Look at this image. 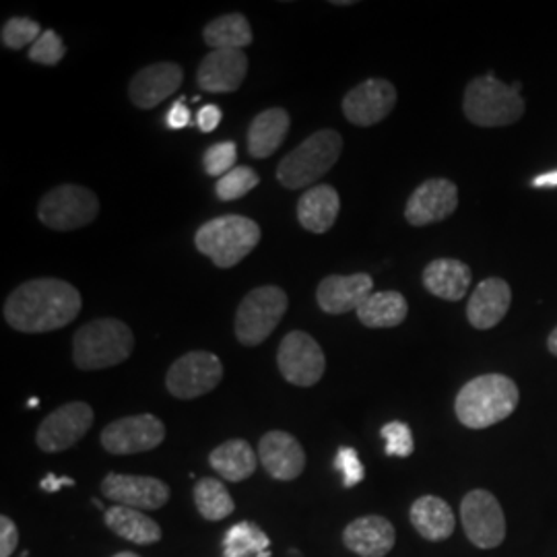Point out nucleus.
Wrapping results in <instances>:
<instances>
[{
	"label": "nucleus",
	"instance_id": "nucleus-1",
	"mask_svg": "<svg viewBox=\"0 0 557 557\" xmlns=\"http://www.w3.org/2000/svg\"><path fill=\"white\" fill-rule=\"evenodd\" d=\"M81 306L75 285L62 278H32L7 298L2 314L20 333H50L77 319Z\"/></svg>",
	"mask_w": 557,
	"mask_h": 557
},
{
	"label": "nucleus",
	"instance_id": "nucleus-2",
	"mask_svg": "<svg viewBox=\"0 0 557 557\" xmlns=\"http://www.w3.org/2000/svg\"><path fill=\"white\" fill-rule=\"evenodd\" d=\"M517 382L504 374H483L467 382L455 400L457 418L465 428L485 430L517 411Z\"/></svg>",
	"mask_w": 557,
	"mask_h": 557
},
{
	"label": "nucleus",
	"instance_id": "nucleus-3",
	"mask_svg": "<svg viewBox=\"0 0 557 557\" xmlns=\"http://www.w3.org/2000/svg\"><path fill=\"white\" fill-rule=\"evenodd\" d=\"M135 335L122 320L100 319L83 324L73 338L75 366L85 372L119 366L131 358Z\"/></svg>",
	"mask_w": 557,
	"mask_h": 557
},
{
	"label": "nucleus",
	"instance_id": "nucleus-4",
	"mask_svg": "<svg viewBox=\"0 0 557 557\" xmlns=\"http://www.w3.org/2000/svg\"><path fill=\"white\" fill-rule=\"evenodd\" d=\"M259 223L242 215H223L207 221L195 236L200 255L209 257L220 269L236 267L259 246Z\"/></svg>",
	"mask_w": 557,
	"mask_h": 557
},
{
	"label": "nucleus",
	"instance_id": "nucleus-5",
	"mask_svg": "<svg viewBox=\"0 0 557 557\" xmlns=\"http://www.w3.org/2000/svg\"><path fill=\"white\" fill-rule=\"evenodd\" d=\"M343 139L337 131L324 128L299 143L277 168V178L285 188L299 190L322 178L341 158Z\"/></svg>",
	"mask_w": 557,
	"mask_h": 557
},
{
	"label": "nucleus",
	"instance_id": "nucleus-6",
	"mask_svg": "<svg viewBox=\"0 0 557 557\" xmlns=\"http://www.w3.org/2000/svg\"><path fill=\"white\" fill-rule=\"evenodd\" d=\"M462 110L469 122L496 128L522 119L524 100L518 94V85H506L494 75H483L467 85Z\"/></svg>",
	"mask_w": 557,
	"mask_h": 557
},
{
	"label": "nucleus",
	"instance_id": "nucleus-7",
	"mask_svg": "<svg viewBox=\"0 0 557 557\" xmlns=\"http://www.w3.org/2000/svg\"><path fill=\"white\" fill-rule=\"evenodd\" d=\"M289 299L277 285H264L252 289L239 301L236 312V337L246 347H257L273 335L283 314L287 312Z\"/></svg>",
	"mask_w": 557,
	"mask_h": 557
},
{
	"label": "nucleus",
	"instance_id": "nucleus-8",
	"mask_svg": "<svg viewBox=\"0 0 557 557\" xmlns=\"http://www.w3.org/2000/svg\"><path fill=\"white\" fill-rule=\"evenodd\" d=\"M100 213L98 197L77 184H62L52 188L38 207L41 223L57 232H71L89 225Z\"/></svg>",
	"mask_w": 557,
	"mask_h": 557
},
{
	"label": "nucleus",
	"instance_id": "nucleus-9",
	"mask_svg": "<svg viewBox=\"0 0 557 557\" xmlns=\"http://www.w3.org/2000/svg\"><path fill=\"white\" fill-rule=\"evenodd\" d=\"M223 380V366L211 351H190L176 359L165 376L172 397L190 400L215 391Z\"/></svg>",
	"mask_w": 557,
	"mask_h": 557
},
{
	"label": "nucleus",
	"instance_id": "nucleus-10",
	"mask_svg": "<svg viewBox=\"0 0 557 557\" xmlns=\"http://www.w3.org/2000/svg\"><path fill=\"white\" fill-rule=\"evenodd\" d=\"M467 539L479 549H494L506 539V517L498 498L487 490H473L460 502Z\"/></svg>",
	"mask_w": 557,
	"mask_h": 557
},
{
	"label": "nucleus",
	"instance_id": "nucleus-11",
	"mask_svg": "<svg viewBox=\"0 0 557 557\" xmlns=\"http://www.w3.org/2000/svg\"><path fill=\"white\" fill-rule=\"evenodd\" d=\"M277 366L281 376L289 384L308 388L322 379L326 359L317 338L310 337L308 333L294 331L285 335L278 345Z\"/></svg>",
	"mask_w": 557,
	"mask_h": 557
},
{
	"label": "nucleus",
	"instance_id": "nucleus-12",
	"mask_svg": "<svg viewBox=\"0 0 557 557\" xmlns=\"http://www.w3.org/2000/svg\"><path fill=\"white\" fill-rule=\"evenodd\" d=\"M94 425V409L87 403H66L44 419L36 444L44 453H64L73 448Z\"/></svg>",
	"mask_w": 557,
	"mask_h": 557
},
{
	"label": "nucleus",
	"instance_id": "nucleus-13",
	"mask_svg": "<svg viewBox=\"0 0 557 557\" xmlns=\"http://www.w3.org/2000/svg\"><path fill=\"white\" fill-rule=\"evenodd\" d=\"M165 440V425L156 416H131L108 423L101 432V446L110 455H139L158 448Z\"/></svg>",
	"mask_w": 557,
	"mask_h": 557
},
{
	"label": "nucleus",
	"instance_id": "nucleus-14",
	"mask_svg": "<svg viewBox=\"0 0 557 557\" xmlns=\"http://www.w3.org/2000/svg\"><path fill=\"white\" fill-rule=\"evenodd\" d=\"M397 103V89L391 81L368 79L343 98V114L356 126H374L386 119Z\"/></svg>",
	"mask_w": 557,
	"mask_h": 557
},
{
	"label": "nucleus",
	"instance_id": "nucleus-15",
	"mask_svg": "<svg viewBox=\"0 0 557 557\" xmlns=\"http://www.w3.org/2000/svg\"><path fill=\"white\" fill-rule=\"evenodd\" d=\"M101 494L110 502L135 510H160L170 499V487L161 479L110 473L101 481Z\"/></svg>",
	"mask_w": 557,
	"mask_h": 557
},
{
	"label": "nucleus",
	"instance_id": "nucleus-16",
	"mask_svg": "<svg viewBox=\"0 0 557 557\" xmlns=\"http://www.w3.org/2000/svg\"><path fill=\"white\" fill-rule=\"evenodd\" d=\"M457 207V184L446 178H432L418 186L411 199L407 200L405 218L411 225L423 227L450 218Z\"/></svg>",
	"mask_w": 557,
	"mask_h": 557
},
{
	"label": "nucleus",
	"instance_id": "nucleus-17",
	"mask_svg": "<svg viewBox=\"0 0 557 557\" xmlns=\"http://www.w3.org/2000/svg\"><path fill=\"white\" fill-rule=\"evenodd\" d=\"M184 81V71L174 62H158L140 69L128 85L131 101L140 110L158 108L161 101L168 100L178 91Z\"/></svg>",
	"mask_w": 557,
	"mask_h": 557
},
{
	"label": "nucleus",
	"instance_id": "nucleus-18",
	"mask_svg": "<svg viewBox=\"0 0 557 557\" xmlns=\"http://www.w3.org/2000/svg\"><path fill=\"white\" fill-rule=\"evenodd\" d=\"M372 289H374V278L368 273L329 275L320 281L317 299L322 312L338 317L351 310L358 312L359 306L374 294Z\"/></svg>",
	"mask_w": 557,
	"mask_h": 557
},
{
	"label": "nucleus",
	"instance_id": "nucleus-19",
	"mask_svg": "<svg viewBox=\"0 0 557 557\" xmlns=\"http://www.w3.org/2000/svg\"><path fill=\"white\" fill-rule=\"evenodd\" d=\"M248 73V57L242 50H213L200 62L197 81L202 91L232 94Z\"/></svg>",
	"mask_w": 557,
	"mask_h": 557
},
{
	"label": "nucleus",
	"instance_id": "nucleus-20",
	"mask_svg": "<svg viewBox=\"0 0 557 557\" xmlns=\"http://www.w3.org/2000/svg\"><path fill=\"white\" fill-rule=\"evenodd\" d=\"M259 458L264 471L278 481H294L306 469V453L287 432H269L260 438Z\"/></svg>",
	"mask_w": 557,
	"mask_h": 557
},
{
	"label": "nucleus",
	"instance_id": "nucleus-21",
	"mask_svg": "<svg viewBox=\"0 0 557 557\" xmlns=\"http://www.w3.org/2000/svg\"><path fill=\"white\" fill-rule=\"evenodd\" d=\"M395 541L397 533L393 522L376 515L356 518L343 531L345 547L361 557L388 556L395 547Z\"/></svg>",
	"mask_w": 557,
	"mask_h": 557
},
{
	"label": "nucleus",
	"instance_id": "nucleus-22",
	"mask_svg": "<svg viewBox=\"0 0 557 557\" xmlns=\"http://www.w3.org/2000/svg\"><path fill=\"white\" fill-rule=\"evenodd\" d=\"M512 304V289L504 278L492 277L481 281L467 306V319L479 329L490 331L506 319Z\"/></svg>",
	"mask_w": 557,
	"mask_h": 557
},
{
	"label": "nucleus",
	"instance_id": "nucleus-23",
	"mask_svg": "<svg viewBox=\"0 0 557 557\" xmlns=\"http://www.w3.org/2000/svg\"><path fill=\"white\" fill-rule=\"evenodd\" d=\"M471 269L457 259L432 260L423 271L425 289L440 299L460 301L471 287Z\"/></svg>",
	"mask_w": 557,
	"mask_h": 557
},
{
	"label": "nucleus",
	"instance_id": "nucleus-24",
	"mask_svg": "<svg viewBox=\"0 0 557 557\" xmlns=\"http://www.w3.org/2000/svg\"><path fill=\"white\" fill-rule=\"evenodd\" d=\"M341 199L338 193L329 186H314L301 195L298 202L299 225L312 234H326L338 218Z\"/></svg>",
	"mask_w": 557,
	"mask_h": 557
},
{
	"label": "nucleus",
	"instance_id": "nucleus-25",
	"mask_svg": "<svg viewBox=\"0 0 557 557\" xmlns=\"http://www.w3.org/2000/svg\"><path fill=\"white\" fill-rule=\"evenodd\" d=\"M289 114L283 108H269L248 128V153L255 160L271 158L289 133Z\"/></svg>",
	"mask_w": 557,
	"mask_h": 557
},
{
	"label": "nucleus",
	"instance_id": "nucleus-26",
	"mask_svg": "<svg viewBox=\"0 0 557 557\" xmlns=\"http://www.w3.org/2000/svg\"><path fill=\"white\" fill-rule=\"evenodd\" d=\"M409 517L419 535L428 541H446L455 533L457 527L455 512L448 506V502L436 496L416 499Z\"/></svg>",
	"mask_w": 557,
	"mask_h": 557
},
{
	"label": "nucleus",
	"instance_id": "nucleus-27",
	"mask_svg": "<svg viewBox=\"0 0 557 557\" xmlns=\"http://www.w3.org/2000/svg\"><path fill=\"white\" fill-rule=\"evenodd\" d=\"M209 462L225 481L239 483L257 471V453L246 440H227L209 455Z\"/></svg>",
	"mask_w": 557,
	"mask_h": 557
},
{
	"label": "nucleus",
	"instance_id": "nucleus-28",
	"mask_svg": "<svg viewBox=\"0 0 557 557\" xmlns=\"http://www.w3.org/2000/svg\"><path fill=\"white\" fill-rule=\"evenodd\" d=\"M103 520L114 535L137 545H153L161 539L160 524L135 508L112 506L103 512Z\"/></svg>",
	"mask_w": 557,
	"mask_h": 557
},
{
	"label": "nucleus",
	"instance_id": "nucleus-29",
	"mask_svg": "<svg viewBox=\"0 0 557 557\" xmlns=\"http://www.w3.org/2000/svg\"><path fill=\"white\" fill-rule=\"evenodd\" d=\"M409 304L398 292H374L358 308V319L368 329H393L405 322Z\"/></svg>",
	"mask_w": 557,
	"mask_h": 557
},
{
	"label": "nucleus",
	"instance_id": "nucleus-30",
	"mask_svg": "<svg viewBox=\"0 0 557 557\" xmlns=\"http://www.w3.org/2000/svg\"><path fill=\"white\" fill-rule=\"evenodd\" d=\"M202 38L213 50H242L252 44V27L242 13H230L207 23Z\"/></svg>",
	"mask_w": 557,
	"mask_h": 557
},
{
	"label": "nucleus",
	"instance_id": "nucleus-31",
	"mask_svg": "<svg viewBox=\"0 0 557 557\" xmlns=\"http://www.w3.org/2000/svg\"><path fill=\"white\" fill-rule=\"evenodd\" d=\"M269 547L271 541L267 533L248 520L232 527L223 539L225 557H269Z\"/></svg>",
	"mask_w": 557,
	"mask_h": 557
},
{
	"label": "nucleus",
	"instance_id": "nucleus-32",
	"mask_svg": "<svg viewBox=\"0 0 557 557\" xmlns=\"http://www.w3.org/2000/svg\"><path fill=\"white\" fill-rule=\"evenodd\" d=\"M195 504L199 508L200 517L218 522L230 517L236 510V502L225 490L220 479L205 478L195 485Z\"/></svg>",
	"mask_w": 557,
	"mask_h": 557
},
{
	"label": "nucleus",
	"instance_id": "nucleus-33",
	"mask_svg": "<svg viewBox=\"0 0 557 557\" xmlns=\"http://www.w3.org/2000/svg\"><path fill=\"white\" fill-rule=\"evenodd\" d=\"M259 182V174L252 168L239 165L220 178L215 186V193L221 200H238L246 197L252 188H257Z\"/></svg>",
	"mask_w": 557,
	"mask_h": 557
},
{
	"label": "nucleus",
	"instance_id": "nucleus-34",
	"mask_svg": "<svg viewBox=\"0 0 557 557\" xmlns=\"http://www.w3.org/2000/svg\"><path fill=\"white\" fill-rule=\"evenodd\" d=\"M41 32L40 23L27 17H11L2 25V46L9 50H21L25 46H34L40 40Z\"/></svg>",
	"mask_w": 557,
	"mask_h": 557
},
{
	"label": "nucleus",
	"instance_id": "nucleus-35",
	"mask_svg": "<svg viewBox=\"0 0 557 557\" xmlns=\"http://www.w3.org/2000/svg\"><path fill=\"white\" fill-rule=\"evenodd\" d=\"M380 436L386 442V455L388 457L407 458L413 455L416 442L411 428L403 421H391L380 430Z\"/></svg>",
	"mask_w": 557,
	"mask_h": 557
},
{
	"label": "nucleus",
	"instance_id": "nucleus-36",
	"mask_svg": "<svg viewBox=\"0 0 557 557\" xmlns=\"http://www.w3.org/2000/svg\"><path fill=\"white\" fill-rule=\"evenodd\" d=\"M238 160V147L232 140H223L215 143L207 149L205 153V170L209 176H220L223 178L225 174H230Z\"/></svg>",
	"mask_w": 557,
	"mask_h": 557
},
{
	"label": "nucleus",
	"instance_id": "nucleus-37",
	"mask_svg": "<svg viewBox=\"0 0 557 557\" xmlns=\"http://www.w3.org/2000/svg\"><path fill=\"white\" fill-rule=\"evenodd\" d=\"M64 54H66V46L54 29H46L40 40L36 41L27 52L32 62L44 64V66L59 64L60 60L64 59Z\"/></svg>",
	"mask_w": 557,
	"mask_h": 557
},
{
	"label": "nucleus",
	"instance_id": "nucleus-38",
	"mask_svg": "<svg viewBox=\"0 0 557 557\" xmlns=\"http://www.w3.org/2000/svg\"><path fill=\"white\" fill-rule=\"evenodd\" d=\"M341 475H343V487H354L358 485L366 478V469L359 460L358 450L356 448H349V446H343L338 448L337 460H335Z\"/></svg>",
	"mask_w": 557,
	"mask_h": 557
},
{
	"label": "nucleus",
	"instance_id": "nucleus-39",
	"mask_svg": "<svg viewBox=\"0 0 557 557\" xmlns=\"http://www.w3.org/2000/svg\"><path fill=\"white\" fill-rule=\"evenodd\" d=\"M20 531L9 517H0V557H11L17 549Z\"/></svg>",
	"mask_w": 557,
	"mask_h": 557
},
{
	"label": "nucleus",
	"instance_id": "nucleus-40",
	"mask_svg": "<svg viewBox=\"0 0 557 557\" xmlns=\"http://www.w3.org/2000/svg\"><path fill=\"white\" fill-rule=\"evenodd\" d=\"M197 122H199V128L202 133H213V131L220 126V108H218V106H213V103L202 106V108H200L199 116H197Z\"/></svg>",
	"mask_w": 557,
	"mask_h": 557
},
{
	"label": "nucleus",
	"instance_id": "nucleus-41",
	"mask_svg": "<svg viewBox=\"0 0 557 557\" xmlns=\"http://www.w3.org/2000/svg\"><path fill=\"white\" fill-rule=\"evenodd\" d=\"M190 110L184 106V100H178L172 108H170V112H168V126L170 128H186L188 124H190Z\"/></svg>",
	"mask_w": 557,
	"mask_h": 557
},
{
	"label": "nucleus",
	"instance_id": "nucleus-42",
	"mask_svg": "<svg viewBox=\"0 0 557 557\" xmlns=\"http://www.w3.org/2000/svg\"><path fill=\"white\" fill-rule=\"evenodd\" d=\"M73 485H75V479L59 478V475H54V473H48V475L40 481L41 490L48 492V494H54V492H60L62 487H73Z\"/></svg>",
	"mask_w": 557,
	"mask_h": 557
},
{
	"label": "nucleus",
	"instance_id": "nucleus-43",
	"mask_svg": "<svg viewBox=\"0 0 557 557\" xmlns=\"http://www.w3.org/2000/svg\"><path fill=\"white\" fill-rule=\"evenodd\" d=\"M531 184H533L535 188H554V186H557V170L547 172V174H541L537 178H533Z\"/></svg>",
	"mask_w": 557,
	"mask_h": 557
},
{
	"label": "nucleus",
	"instance_id": "nucleus-44",
	"mask_svg": "<svg viewBox=\"0 0 557 557\" xmlns=\"http://www.w3.org/2000/svg\"><path fill=\"white\" fill-rule=\"evenodd\" d=\"M547 349H549L552 356H556L557 358V326L552 331L549 338H547Z\"/></svg>",
	"mask_w": 557,
	"mask_h": 557
},
{
	"label": "nucleus",
	"instance_id": "nucleus-45",
	"mask_svg": "<svg viewBox=\"0 0 557 557\" xmlns=\"http://www.w3.org/2000/svg\"><path fill=\"white\" fill-rule=\"evenodd\" d=\"M114 557H140L137 554H133V552H122V554H116Z\"/></svg>",
	"mask_w": 557,
	"mask_h": 557
}]
</instances>
